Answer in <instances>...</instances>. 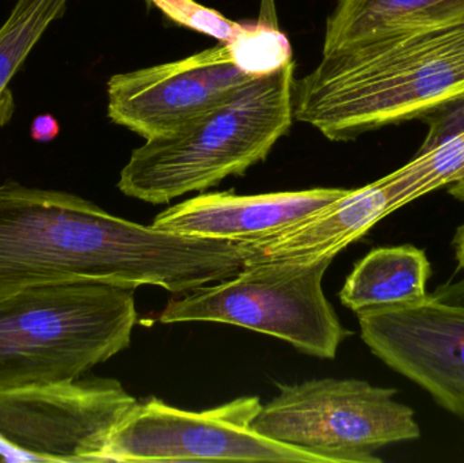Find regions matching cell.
Wrapping results in <instances>:
<instances>
[{"instance_id":"ac0fdd59","label":"cell","mask_w":464,"mask_h":463,"mask_svg":"<svg viewBox=\"0 0 464 463\" xmlns=\"http://www.w3.org/2000/svg\"><path fill=\"white\" fill-rule=\"evenodd\" d=\"M60 124L52 114H41L33 120L30 136L38 143H48L59 136Z\"/></svg>"},{"instance_id":"6da1fadb","label":"cell","mask_w":464,"mask_h":463,"mask_svg":"<svg viewBox=\"0 0 464 463\" xmlns=\"http://www.w3.org/2000/svg\"><path fill=\"white\" fill-rule=\"evenodd\" d=\"M240 266L234 242L130 222L72 193L0 184V301L75 282L187 294Z\"/></svg>"},{"instance_id":"30bf717a","label":"cell","mask_w":464,"mask_h":463,"mask_svg":"<svg viewBox=\"0 0 464 463\" xmlns=\"http://www.w3.org/2000/svg\"><path fill=\"white\" fill-rule=\"evenodd\" d=\"M356 314L376 358L464 419V304L430 294L417 304Z\"/></svg>"},{"instance_id":"2e32d148","label":"cell","mask_w":464,"mask_h":463,"mask_svg":"<svg viewBox=\"0 0 464 463\" xmlns=\"http://www.w3.org/2000/svg\"><path fill=\"white\" fill-rule=\"evenodd\" d=\"M68 0H18L0 27V111L15 109L11 79L49 24L64 14Z\"/></svg>"},{"instance_id":"9c48e42d","label":"cell","mask_w":464,"mask_h":463,"mask_svg":"<svg viewBox=\"0 0 464 463\" xmlns=\"http://www.w3.org/2000/svg\"><path fill=\"white\" fill-rule=\"evenodd\" d=\"M256 76L237 64L228 41H219L177 62L111 76L108 116L149 140L214 111Z\"/></svg>"},{"instance_id":"5bb4252c","label":"cell","mask_w":464,"mask_h":463,"mask_svg":"<svg viewBox=\"0 0 464 463\" xmlns=\"http://www.w3.org/2000/svg\"><path fill=\"white\" fill-rule=\"evenodd\" d=\"M464 0H338L324 30V52L362 38L449 21Z\"/></svg>"},{"instance_id":"5b68a950","label":"cell","mask_w":464,"mask_h":463,"mask_svg":"<svg viewBox=\"0 0 464 463\" xmlns=\"http://www.w3.org/2000/svg\"><path fill=\"white\" fill-rule=\"evenodd\" d=\"M333 258L247 264L237 275L171 299L160 323H217L277 337L305 355L334 359L351 331L324 296Z\"/></svg>"},{"instance_id":"ffe728a7","label":"cell","mask_w":464,"mask_h":463,"mask_svg":"<svg viewBox=\"0 0 464 463\" xmlns=\"http://www.w3.org/2000/svg\"><path fill=\"white\" fill-rule=\"evenodd\" d=\"M430 295L441 301L464 304V277L457 280L450 279L449 282L438 285Z\"/></svg>"},{"instance_id":"d6986e66","label":"cell","mask_w":464,"mask_h":463,"mask_svg":"<svg viewBox=\"0 0 464 463\" xmlns=\"http://www.w3.org/2000/svg\"><path fill=\"white\" fill-rule=\"evenodd\" d=\"M449 193L452 198L464 204V181L449 187ZM452 249H454L458 272H462L464 271V222L455 231L454 238H452Z\"/></svg>"},{"instance_id":"277c9868","label":"cell","mask_w":464,"mask_h":463,"mask_svg":"<svg viewBox=\"0 0 464 463\" xmlns=\"http://www.w3.org/2000/svg\"><path fill=\"white\" fill-rule=\"evenodd\" d=\"M135 290L75 282L24 288L0 301V391L78 380L127 350Z\"/></svg>"},{"instance_id":"7c38bea8","label":"cell","mask_w":464,"mask_h":463,"mask_svg":"<svg viewBox=\"0 0 464 463\" xmlns=\"http://www.w3.org/2000/svg\"><path fill=\"white\" fill-rule=\"evenodd\" d=\"M389 176L357 189L319 209L302 222L258 241L239 242L245 265L288 261L313 263L333 258L359 241L382 219L400 209Z\"/></svg>"},{"instance_id":"ba28073f","label":"cell","mask_w":464,"mask_h":463,"mask_svg":"<svg viewBox=\"0 0 464 463\" xmlns=\"http://www.w3.org/2000/svg\"><path fill=\"white\" fill-rule=\"evenodd\" d=\"M138 402L111 378L0 391V462L100 463L109 435Z\"/></svg>"},{"instance_id":"7a4b0ae2","label":"cell","mask_w":464,"mask_h":463,"mask_svg":"<svg viewBox=\"0 0 464 463\" xmlns=\"http://www.w3.org/2000/svg\"><path fill=\"white\" fill-rule=\"evenodd\" d=\"M464 95V14L362 38L295 79L294 117L333 141L422 120Z\"/></svg>"},{"instance_id":"44dd1931","label":"cell","mask_w":464,"mask_h":463,"mask_svg":"<svg viewBox=\"0 0 464 463\" xmlns=\"http://www.w3.org/2000/svg\"><path fill=\"white\" fill-rule=\"evenodd\" d=\"M13 114L14 109H3V111H0V128H2L3 125H5L8 121H10L11 117H13Z\"/></svg>"},{"instance_id":"8992f818","label":"cell","mask_w":464,"mask_h":463,"mask_svg":"<svg viewBox=\"0 0 464 463\" xmlns=\"http://www.w3.org/2000/svg\"><path fill=\"white\" fill-rule=\"evenodd\" d=\"M262 405L253 429L327 463H379L376 451L421 437L416 412L392 388L362 380L324 378L280 385Z\"/></svg>"},{"instance_id":"4fadbf2b","label":"cell","mask_w":464,"mask_h":463,"mask_svg":"<svg viewBox=\"0 0 464 463\" xmlns=\"http://www.w3.org/2000/svg\"><path fill=\"white\" fill-rule=\"evenodd\" d=\"M430 276L432 265L424 249L414 245L376 247L354 265L340 299L354 313L406 306L430 295Z\"/></svg>"},{"instance_id":"8fae6325","label":"cell","mask_w":464,"mask_h":463,"mask_svg":"<svg viewBox=\"0 0 464 463\" xmlns=\"http://www.w3.org/2000/svg\"><path fill=\"white\" fill-rule=\"evenodd\" d=\"M343 188L239 196L206 193L160 212L152 226L182 236L225 241H258L315 214L343 198Z\"/></svg>"},{"instance_id":"52a82bcc","label":"cell","mask_w":464,"mask_h":463,"mask_svg":"<svg viewBox=\"0 0 464 463\" xmlns=\"http://www.w3.org/2000/svg\"><path fill=\"white\" fill-rule=\"evenodd\" d=\"M258 397L192 412L151 399L136 402L106 440L100 463L232 461L327 463L253 429Z\"/></svg>"},{"instance_id":"e0dca14e","label":"cell","mask_w":464,"mask_h":463,"mask_svg":"<svg viewBox=\"0 0 464 463\" xmlns=\"http://www.w3.org/2000/svg\"><path fill=\"white\" fill-rule=\"evenodd\" d=\"M273 0H262L258 22L247 24L230 43L237 64L250 75H265L291 62L292 52L285 35L269 22Z\"/></svg>"},{"instance_id":"3957f363","label":"cell","mask_w":464,"mask_h":463,"mask_svg":"<svg viewBox=\"0 0 464 463\" xmlns=\"http://www.w3.org/2000/svg\"><path fill=\"white\" fill-rule=\"evenodd\" d=\"M294 83L291 60L185 127L149 139L133 150L117 187L128 198L166 204L242 176L291 130Z\"/></svg>"},{"instance_id":"9a60e30c","label":"cell","mask_w":464,"mask_h":463,"mask_svg":"<svg viewBox=\"0 0 464 463\" xmlns=\"http://www.w3.org/2000/svg\"><path fill=\"white\" fill-rule=\"evenodd\" d=\"M432 124L447 140L430 151L417 152L402 168L387 174L401 208L464 181V95L439 109Z\"/></svg>"}]
</instances>
